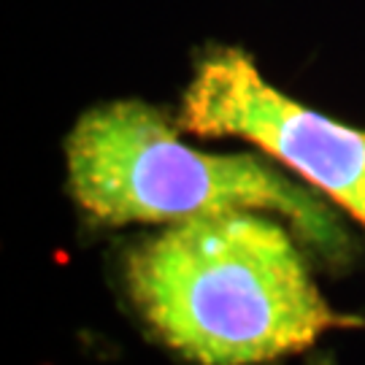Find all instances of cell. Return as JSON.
<instances>
[{
    "mask_svg": "<svg viewBox=\"0 0 365 365\" xmlns=\"http://www.w3.org/2000/svg\"><path fill=\"white\" fill-rule=\"evenodd\" d=\"M125 276L157 336L197 365L268 363L349 322L287 230L255 211L170 225L133 249Z\"/></svg>",
    "mask_w": 365,
    "mask_h": 365,
    "instance_id": "cell-1",
    "label": "cell"
},
{
    "mask_svg": "<svg viewBox=\"0 0 365 365\" xmlns=\"http://www.w3.org/2000/svg\"><path fill=\"white\" fill-rule=\"evenodd\" d=\"M78 209L101 225L179 222L238 211H274L327 257L349 235L322 200L252 155H209L187 146L170 119L144 101L90 108L66 144Z\"/></svg>",
    "mask_w": 365,
    "mask_h": 365,
    "instance_id": "cell-2",
    "label": "cell"
},
{
    "mask_svg": "<svg viewBox=\"0 0 365 365\" xmlns=\"http://www.w3.org/2000/svg\"><path fill=\"white\" fill-rule=\"evenodd\" d=\"M179 128L255 144L365 227V130L287 98L241 49H217L200 60L184 90Z\"/></svg>",
    "mask_w": 365,
    "mask_h": 365,
    "instance_id": "cell-3",
    "label": "cell"
}]
</instances>
